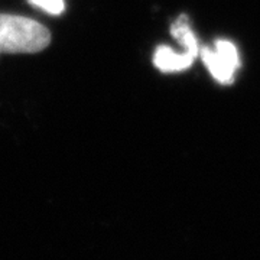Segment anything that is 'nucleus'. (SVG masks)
<instances>
[{"mask_svg":"<svg viewBox=\"0 0 260 260\" xmlns=\"http://www.w3.org/2000/svg\"><path fill=\"white\" fill-rule=\"evenodd\" d=\"M51 44V32L34 19L0 13V54H37Z\"/></svg>","mask_w":260,"mask_h":260,"instance_id":"nucleus-1","label":"nucleus"},{"mask_svg":"<svg viewBox=\"0 0 260 260\" xmlns=\"http://www.w3.org/2000/svg\"><path fill=\"white\" fill-rule=\"evenodd\" d=\"M201 56L215 80L220 83H232L234 73L240 65L239 52L232 42L217 41L214 48H203Z\"/></svg>","mask_w":260,"mask_h":260,"instance_id":"nucleus-2","label":"nucleus"},{"mask_svg":"<svg viewBox=\"0 0 260 260\" xmlns=\"http://www.w3.org/2000/svg\"><path fill=\"white\" fill-rule=\"evenodd\" d=\"M197 56H194L189 52H184V54H177L174 52L171 48L168 47H159L155 52L153 56V62L158 67L160 71H181L185 70L189 65L194 62V59Z\"/></svg>","mask_w":260,"mask_h":260,"instance_id":"nucleus-3","label":"nucleus"},{"mask_svg":"<svg viewBox=\"0 0 260 260\" xmlns=\"http://www.w3.org/2000/svg\"><path fill=\"white\" fill-rule=\"evenodd\" d=\"M171 32L185 47L186 52L192 54L194 56L198 55V42H197V38L189 28V22L185 16H181L179 19H177V22L171 28Z\"/></svg>","mask_w":260,"mask_h":260,"instance_id":"nucleus-4","label":"nucleus"},{"mask_svg":"<svg viewBox=\"0 0 260 260\" xmlns=\"http://www.w3.org/2000/svg\"><path fill=\"white\" fill-rule=\"evenodd\" d=\"M39 9L45 10L49 15H61L65 9L64 0H29Z\"/></svg>","mask_w":260,"mask_h":260,"instance_id":"nucleus-5","label":"nucleus"}]
</instances>
